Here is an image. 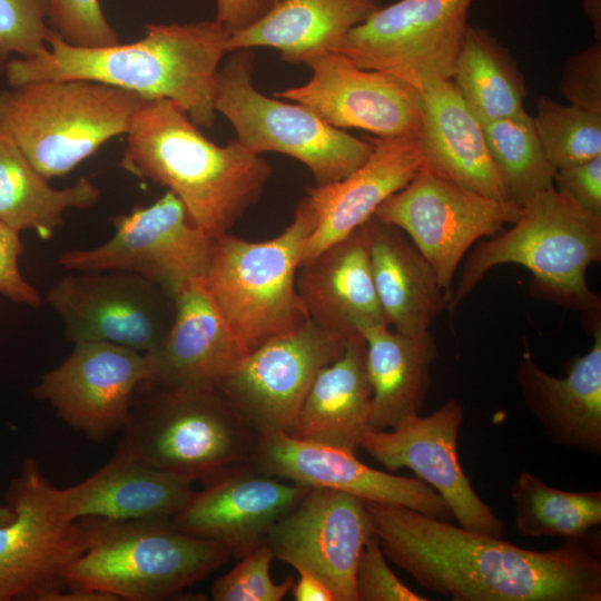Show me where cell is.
<instances>
[{
  "instance_id": "30",
  "label": "cell",
  "mask_w": 601,
  "mask_h": 601,
  "mask_svg": "<svg viewBox=\"0 0 601 601\" xmlns=\"http://www.w3.org/2000/svg\"><path fill=\"white\" fill-rule=\"evenodd\" d=\"M380 0H282L252 26L230 35L227 52L267 47L299 63L335 51L348 32L382 7Z\"/></svg>"
},
{
  "instance_id": "41",
  "label": "cell",
  "mask_w": 601,
  "mask_h": 601,
  "mask_svg": "<svg viewBox=\"0 0 601 601\" xmlns=\"http://www.w3.org/2000/svg\"><path fill=\"white\" fill-rule=\"evenodd\" d=\"M559 89L569 104L601 114V40L566 60Z\"/></svg>"
},
{
  "instance_id": "32",
  "label": "cell",
  "mask_w": 601,
  "mask_h": 601,
  "mask_svg": "<svg viewBox=\"0 0 601 601\" xmlns=\"http://www.w3.org/2000/svg\"><path fill=\"white\" fill-rule=\"evenodd\" d=\"M48 180L0 126V223L49 240L65 224L66 210L91 207L100 197V189L87 177L63 189Z\"/></svg>"
},
{
  "instance_id": "2",
  "label": "cell",
  "mask_w": 601,
  "mask_h": 601,
  "mask_svg": "<svg viewBox=\"0 0 601 601\" xmlns=\"http://www.w3.org/2000/svg\"><path fill=\"white\" fill-rule=\"evenodd\" d=\"M230 35L216 19L149 23L137 41L85 48L51 31L43 52L10 59L3 76L10 87L39 80L99 81L148 100H169L196 126L210 128L216 119L218 71Z\"/></svg>"
},
{
  "instance_id": "5",
  "label": "cell",
  "mask_w": 601,
  "mask_h": 601,
  "mask_svg": "<svg viewBox=\"0 0 601 601\" xmlns=\"http://www.w3.org/2000/svg\"><path fill=\"white\" fill-rule=\"evenodd\" d=\"M511 225L479 243L466 258L446 306L450 315L490 269L516 264L531 273L535 294L580 311L591 325L599 322L600 297L589 288L585 275L601 258V215L552 186L528 201Z\"/></svg>"
},
{
  "instance_id": "24",
  "label": "cell",
  "mask_w": 601,
  "mask_h": 601,
  "mask_svg": "<svg viewBox=\"0 0 601 601\" xmlns=\"http://www.w3.org/2000/svg\"><path fill=\"white\" fill-rule=\"evenodd\" d=\"M368 139L373 150L359 167L338 181L308 189L306 196L316 224L306 240L300 264L363 225L421 169L423 158L417 137Z\"/></svg>"
},
{
  "instance_id": "47",
  "label": "cell",
  "mask_w": 601,
  "mask_h": 601,
  "mask_svg": "<svg viewBox=\"0 0 601 601\" xmlns=\"http://www.w3.org/2000/svg\"><path fill=\"white\" fill-rule=\"evenodd\" d=\"M12 511L7 504L0 506V524L8 523L12 519Z\"/></svg>"
},
{
  "instance_id": "6",
  "label": "cell",
  "mask_w": 601,
  "mask_h": 601,
  "mask_svg": "<svg viewBox=\"0 0 601 601\" xmlns=\"http://www.w3.org/2000/svg\"><path fill=\"white\" fill-rule=\"evenodd\" d=\"M77 521L85 551L66 570V584L117 601L170 599L230 558L220 544L184 533L170 520Z\"/></svg>"
},
{
  "instance_id": "38",
  "label": "cell",
  "mask_w": 601,
  "mask_h": 601,
  "mask_svg": "<svg viewBox=\"0 0 601 601\" xmlns=\"http://www.w3.org/2000/svg\"><path fill=\"white\" fill-rule=\"evenodd\" d=\"M274 554L265 543L245 556L236 565L217 578L210 589L215 601H279L292 590L294 578L288 575L276 583L270 577Z\"/></svg>"
},
{
  "instance_id": "1",
  "label": "cell",
  "mask_w": 601,
  "mask_h": 601,
  "mask_svg": "<svg viewBox=\"0 0 601 601\" xmlns=\"http://www.w3.org/2000/svg\"><path fill=\"white\" fill-rule=\"evenodd\" d=\"M385 558L455 601H601L600 543L534 551L394 504L365 502Z\"/></svg>"
},
{
  "instance_id": "42",
  "label": "cell",
  "mask_w": 601,
  "mask_h": 601,
  "mask_svg": "<svg viewBox=\"0 0 601 601\" xmlns=\"http://www.w3.org/2000/svg\"><path fill=\"white\" fill-rule=\"evenodd\" d=\"M23 253L20 231L0 223V294L10 302L38 307L42 298L19 269V256Z\"/></svg>"
},
{
  "instance_id": "12",
  "label": "cell",
  "mask_w": 601,
  "mask_h": 601,
  "mask_svg": "<svg viewBox=\"0 0 601 601\" xmlns=\"http://www.w3.org/2000/svg\"><path fill=\"white\" fill-rule=\"evenodd\" d=\"M521 208L451 183L421 168L374 216L403 230L452 296L453 276L466 252L516 221Z\"/></svg>"
},
{
  "instance_id": "22",
  "label": "cell",
  "mask_w": 601,
  "mask_h": 601,
  "mask_svg": "<svg viewBox=\"0 0 601 601\" xmlns=\"http://www.w3.org/2000/svg\"><path fill=\"white\" fill-rule=\"evenodd\" d=\"M296 288L309 318L345 342L388 325L373 282L365 223L302 263Z\"/></svg>"
},
{
  "instance_id": "14",
  "label": "cell",
  "mask_w": 601,
  "mask_h": 601,
  "mask_svg": "<svg viewBox=\"0 0 601 601\" xmlns=\"http://www.w3.org/2000/svg\"><path fill=\"white\" fill-rule=\"evenodd\" d=\"M47 303L71 343L108 342L154 351L174 317V300L158 285L126 270H85L57 280Z\"/></svg>"
},
{
  "instance_id": "45",
  "label": "cell",
  "mask_w": 601,
  "mask_h": 601,
  "mask_svg": "<svg viewBox=\"0 0 601 601\" xmlns=\"http://www.w3.org/2000/svg\"><path fill=\"white\" fill-rule=\"evenodd\" d=\"M292 593L296 601H336L329 587L318 577L306 570H296Z\"/></svg>"
},
{
  "instance_id": "39",
  "label": "cell",
  "mask_w": 601,
  "mask_h": 601,
  "mask_svg": "<svg viewBox=\"0 0 601 601\" xmlns=\"http://www.w3.org/2000/svg\"><path fill=\"white\" fill-rule=\"evenodd\" d=\"M48 26L77 47L98 48L120 42L99 0H48Z\"/></svg>"
},
{
  "instance_id": "3",
  "label": "cell",
  "mask_w": 601,
  "mask_h": 601,
  "mask_svg": "<svg viewBox=\"0 0 601 601\" xmlns=\"http://www.w3.org/2000/svg\"><path fill=\"white\" fill-rule=\"evenodd\" d=\"M120 167L167 187L210 237L229 233L256 204L273 173L237 139L226 146L210 141L166 99L146 100L137 110Z\"/></svg>"
},
{
  "instance_id": "46",
  "label": "cell",
  "mask_w": 601,
  "mask_h": 601,
  "mask_svg": "<svg viewBox=\"0 0 601 601\" xmlns=\"http://www.w3.org/2000/svg\"><path fill=\"white\" fill-rule=\"evenodd\" d=\"M582 8L592 24L595 40H601V0H582Z\"/></svg>"
},
{
  "instance_id": "25",
  "label": "cell",
  "mask_w": 601,
  "mask_h": 601,
  "mask_svg": "<svg viewBox=\"0 0 601 601\" xmlns=\"http://www.w3.org/2000/svg\"><path fill=\"white\" fill-rule=\"evenodd\" d=\"M593 344L568 366L564 377L548 374L524 352L516 368L523 402L558 446L601 455V324Z\"/></svg>"
},
{
  "instance_id": "16",
  "label": "cell",
  "mask_w": 601,
  "mask_h": 601,
  "mask_svg": "<svg viewBox=\"0 0 601 601\" xmlns=\"http://www.w3.org/2000/svg\"><path fill=\"white\" fill-rule=\"evenodd\" d=\"M46 372L32 395L92 441L125 426L138 387L151 381L145 353L108 342H79Z\"/></svg>"
},
{
  "instance_id": "31",
  "label": "cell",
  "mask_w": 601,
  "mask_h": 601,
  "mask_svg": "<svg viewBox=\"0 0 601 601\" xmlns=\"http://www.w3.org/2000/svg\"><path fill=\"white\" fill-rule=\"evenodd\" d=\"M362 337L372 386L368 428L391 430L422 411L439 348L430 331L411 336L380 325L364 331Z\"/></svg>"
},
{
  "instance_id": "7",
  "label": "cell",
  "mask_w": 601,
  "mask_h": 601,
  "mask_svg": "<svg viewBox=\"0 0 601 601\" xmlns=\"http://www.w3.org/2000/svg\"><path fill=\"white\" fill-rule=\"evenodd\" d=\"M315 224L306 196L293 221L270 239L249 242L229 233L214 237L203 283L247 353L309 318L296 274Z\"/></svg>"
},
{
  "instance_id": "35",
  "label": "cell",
  "mask_w": 601,
  "mask_h": 601,
  "mask_svg": "<svg viewBox=\"0 0 601 601\" xmlns=\"http://www.w3.org/2000/svg\"><path fill=\"white\" fill-rule=\"evenodd\" d=\"M480 122L510 203L522 208L554 186L556 170L545 158L533 118L526 111Z\"/></svg>"
},
{
  "instance_id": "37",
  "label": "cell",
  "mask_w": 601,
  "mask_h": 601,
  "mask_svg": "<svg viewBox=\"0 0 601 601\" xmlns=\"http://www.w3.org/2000/svg\"><path fill=\"white\" fill-rule=\"evenodd\" d=\"M51 31L48 0H0V77L10 59L43 52Z\"/></svg>"
},
{
  "instance_id": "21",
  "label": "cell",
  "mask_w": 601,
  "mask_h": 601,
  "mask_svg": "<svg viewBox=\"0 0 601 601\" xmlns=\"http://www.w3.org/2000/svg\"><path fill=\"white\" fill-rule=\"evenodd\" d=\"M308 490L248 464L204 483L170 522L184 533L220 544L238 560L265 544L273 525Z\"/></svg>"
},
{
  "instance_id": "15",
  "label": "cell",
  "mask_w": 601,
  "mask_h": 601,
  "mask_svg": "<svg viewBox=\"0 0 601 601\" xmlns=\"http://www.w3.org/2000/svg\"><path fill=\"white\" fill-rule=\"evenodd\" d=\"M346 343L308 318L249 352L217 387L260 434L288 433L317 373Z\"/></svg>"
},
{
  "instance_id": "44",
  "label": "cell",
  "mask_w": 601,
  "mask_h": 601,
  "mask_svg": "<svg viewBox=\"0 0 601 601\" xmlns=\"http://www.w3.org/2000/svg\"><path fill=\"white\" fill-rule=\"evenodd\" d=\"M282 0H216V20L231 33L257 22Z\"/></svg>"
},
{
  "instance_id": "26",
  "label": "cell",
  "mask_w": 601,
  "mask_h": 601,
  "mask_svg": "<svg viewBox=\"0 0 601 601\" xmlns=\"http://www.w3.org/2000/svg\"><path fill=\"white\" fill-rule=\"evenodd\" d=\"M193 482L116 450L95 473L55 496L62 516L111 520H171L194 493Z\"/></svg>"
},
{
  "instance_id": "19",
  "label": "cell",
  "mask_w": 601,
  "mask_h": 601,
  "mask_svg": "<svg viewBox=\"0 0 601 601\" xmlns=\"http://www.w3.org/2000/svg\"><path fill=\"white\" fill-rule=\"evenodd\" d=\"M374 533L363 500L341 491L309 487L273 525L266 544L274 558L322 579L336 601H357L356 565Z\"/></svg>"
},
{
  "instance_id": "23",
  "label": "cell",
  "mask_w": 601,
  "mask_h": 601,
  "mask_svg": "<svg viewBox=\"0 0 601 601\" xmlns=\"http://www.w3.org/2000/svg\"><path fill=\"white\" fill-rule=\"evenodd\" d=\"M174 317L159 345L146 353L151 381L169 385L217 386L248 354L235 336L203 278L173 294Z\"/></svg>"
},
{
  "instance_id": "11",
  "label": "cell",
  "mask_w": 601,
  "mask_h": 601,
  "mask_svg": "<svg viewBox=\"0 0 601 601\" xmlns=\"http://www.w3.org/2000/svg\"><path fill=\"white\" fill-rule=\"evenodd\" d=\"M53 486L27 457L4 493L12 519L0 524V601H49L85 551L78 521L60 513Z\"/></svg>"
},
{
  "instance_id": "20",
  "label": "cell",
  "mask_w": 601,
  "mask_h": 601,
  "mask_svg": "<svg viewBox=\"0 0 601 601\" xmlns=\"http://www.w3.org/2000/svg\"><path fill=\"white\" fill-rule=\"evenodd\" d=\"M253 465L308 487L341 491L364 502L402 505L440 520L453 519L442 496L421 479L373 469L356 453L285 432L260 434Z\"/></svg>"
},
{
  "instance_id": "9",
  "label": "cell",
  "mask_w": 601,
  "mask_h": 601,
  "mask_svg": "<svg viewBox=\"0 0 601 601\" xmlns=\"http://www.w3.org/2000/svg\"><path fill=\"white\" fill-rule=\"evenodd\" d=\"M230 53L218 71L215 110L233 125L246 149L299 160L311 170L315 186L345 178L368 158L373 150L368 138L333 127L303 105L259 92L252 79V49Z\"/></svg>"
},
{
  "instance_id": "43",
  "label": "cell",
  "mask_w": 601,
  "mask_h": 601,
  "mask_svg": "<svg viewBox=\"0 0 601 601\" xmlns=\"http://www.w3.org/2000/svg\"><path fill=\"white\" fill-rule=\"evenodd\" d=\"M554 185L584 209L601 215V155L556 170Z\"/></svg>"
},
{
  "instance_id": "36",
  "label": "cell",
  "mask_w": 601,
  "mask_h": 601,
  "mask_svg": "<svg viewBox=\"0 0 601 601\" xmlns=\"http://www.w3.org/2000/svg\"><path fill=\"white\" fill-rule=\"evenodd\" d=\"M532 118L545 158L555 170L601 155V114L541 97Z\"/></svg>"
},
{
  "instance_id": "13",
  "label": "cell",
  "mask_w": 601,
  "mask_h": 601,
  "mask_svg": "<svg viewBox=\"0 0 601 601\" xmlns=\"http://www.w3.org/2000/svg\"><path fill=\"white\" fill-rule=\"evenodd\" d=\"M114 235L88 249L63 253L59 266L75 272L118 269L140 275L173 296L186 280L206 270L213 239L189 218L181 200L167 190L147 207L112 219Z\"/></svg>"
},
{
  "instance_id": "8",
  "label": "cell",
  "mask_w": 601,
  "mask_h": 601,
  "mask_svg": "<svg viewBox=\"0 0 601 601\" xmlns=\"http://www.w3.org/2000/svg\"><path fill=\"white\" fill-rule=\"evenodd\" d=\"M148 99L99 81L58 79L0 90V126L46 178L61 177L126 135Z\"/></svg>"
},
{
  "instance_id": "18",
  "label": "cell",
  "mask_w": 601,
  "mask_h": 601,
  "mask_svg": "<svg viewBox=\"0 0 601 601\" xmlns=\"http://www.w3.org/2000/svg\"><path fill=\"white\" fill-rule=\"evenodd\" d=\"M304 63L312 78L274 97L303 105L338 129L356 128L377 137L418 136L422 92L410 83L361 68L337 51L312 56Z\"/></svg>"
},
{
  "instance_id": "17",
  "label": "cell",
  "mask_w": 601,
  "mask_h": 601,
  "mask_svg": "<svg viewBox=\"0 0 601 601\" xmlns=\"http://www.w3.org/2000/svg\"><path fill=\"white\" fill-rule=\"evenodd\" d=\"M464 410L455 398L427 416L413 414L390 431L366 430L359 449L388 472L407 467L445 501L459 525L502 538L504 524L474 491L457 455Z\"/></svg>"
},
{
  "instance_id": "40",
  "label": "cell",
  "mask_w": 601,
  "mask_h": 601,
  "mask_svg": "<svg viewBox=\"0 0 601 601\" xmlns=\"http://www.w3.org/2000/svg\"><path fill=\"white\" fill-rule=\"evenodd\" d=\"M357 601H427L405 585L388 566L374 533L365 543L355 571Z\"/></svg>"
},
{
  "instance_id": "34",
  "label": "cell",
  "mask_w": 601,
  "mask_h": 601,
  "mask_svg": "<svg viewBox=\"0 0 601 601\" xmlns=\"http://www.w3.org/2000/svg\"><path fill=\"white\" fill-rule=\"evenodd\" d=\"M511 497L514 526L522 536L597 540L592 533L601 524V491L559 490L525 471L514 480Z\"/></svg>"
},
{
  "instance_id": "28",
  "label": "cell",
  "mask_w": 601,
  "mask_h": 601,
  "mask_svg": "<svg viewBox=\"0 0 601 601\" xmlns=\"http://www.w3.org/2000/svg\"><path fill=\"white\" fill-rule=\"evenodd\" d=\"M373 282L390 326L405 335L430 331L449 297L408 236L374 215L366 221Z\"/></svg>"
},
{
  "instance_id": "27",
  "label": "cell",
  "mask_w": 601,
  "mask_h": 601,
  "mask_svg": "<svg viewBox=\"0 0 601 601\" xmlns=\"http://www.w3.org/2000/svg\"><path fill=\"white\" fill-rule=\"evenodd\" d=\"M421 92V168L481 195L509 201L482 125L453 81L436 82Z\"/></svg>"
},
{
  "instance_id": "29",
  "label": "cell",
  "mask_w": 601,
  "mask_h": 601,
  "mask_svg": "<svg viewBox=\"0 0 601 601\" xmlns=\"http://www.w3.org/2000/svg\"><path fill=\"white\" fill-rule=\"evenodd\" d=\"M371 411L366 344L352 339L317 373L287 434L357 453Z\"/></svg>"
},
{
  "instance_id": "10",
  "label": "cell",
  "mask_w": 601,
  "mask_h": 601,
  "mask_svg": "<svg viewBox=\"0 0 601 601\" xmlns=\"http://www.w3.org/2000/svg\"><path fill=\"white\" fill-rule=\"evenodd\" d=\"M474 0H398L353 28L335 50L420 91L452 79Z\"/></svg>"
},
{
  "instance_id": "4",
  "label": "cell",
  "mask_w": 601,
  "mask_h": 601,
  "mask_svg": "<svg viewBox=\"0 0 601 601\" xmlns=\"http://www.w3.org/2000/svg\"><path fill=\"white\" fill-rule=\"evenodd\" d=\"M117 445L152 469L206 483L253 464L260 433L217 387L142 383Z\"/></svg>"
},
{
  "instance_id": "33",
  "label": "cell",
  "mask_w": 601,
  "mask_h": 601,
  "mask_svg": "<svg viewBox=\"0 0 601 601\" xmlns=\"http://www.w3.org/2000/svg\"><path fill=\"white\" fill-rule=\"evenodd\" d=\"M451 80L480 121L525 112L523 75L509 51L484 29L469 24Z\"/></svg>"
}]
</instances>
